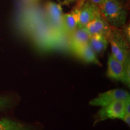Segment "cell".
Wrapping results in <instances>:
<instances>
[{"mask_svg": "<svg viewBox=\"0 0 130 130\" xmlns=\"http://www.w3.org/2000/svg\"><path fill=\"white\" fill-rule=\"evenodd\" d=\"M99 8L110 26L119 28L125 24L126 12L119 0H104Z\"/></svg>", "mask_w": 130, "mask_h": 130, "instance_id": "6da1fadb", "label": "cell"}, {"mask_svg": "<svg viewBox=\"0 0 130 130\" xmlns=\"http://www.w3.org/2000/svg\"><path fill=\"white\" fill-rule=\"evenodd\" d=\"M107 39L111 46V54L114 57L123 64L129 61L128 40H126L124 35L118 30V28L111 26Z\"/></svg>", "mask_w": 130, "mask_h": 130, "instance_id": "7a4b0ae2", "label": "cell"}, {"mask_svg": "<svg viewBox=\"0 0 130 130\" xmlns=\"http://www.w3.org/2000/svg\"><path fill=\"white\" fill-rule=\"evenodd\" d=\"M107 75L110 78L123 82L129 87L130 63L123 64L111 54L108 57Z\"/></svg>", "mask_w": 130, "mask_h": 130, "instance_id": "3957f363", "label": "cell"}, {"mask_svg": "<svg viewBox=\"0 0 130 130\" xmlns=\"http://www.w3.org/2000/svg\"><path fill=\"white\" fill-rule=\"evenodd\" d=\"M129 98V93L127 91L122 89H113L99 94L96 98L89 102V104L102 107L117 101H126Z\"/></svg>", "mask_w": 130, "mask_h": 130, "instance_id": "277c9868", "label": "cell"}, {"mask_svg": "<svg viewBox=\"0 0 130 130\" xmlns=\"http://www.w3.org/2000/svg\"><path fill=\"white\" fill-rule=\"evenodd\" d=\"M125 101H117L106 106L102 107L97 113V121L107 119H122L124 115V105Z\"/></svg>", "mask_w": 130, "mask_h": 130, "instance_id": "5b68a950", "label": "cell"}, {"mask_svg": "<svg viewBox=\"0 0 130 130\" xmlns=\"http://www.w3.org/2000/svg\"><path fill=\"white\" fill-rule=\"evenodd\" d=\"M78 8V28H84L89 22L101 13L100 8L89 0L80 5Z\"/></svg>", "mask_w": 130, "mask_h": 130, "instance_id": "8992f818", "label": "cell"}, {"mask_svg": "<svg viewBox=\"0 0 130 130\" xmlns=\"http://www.w3.org/2000/svg\"><path fill=\"white\" fill-rule=\"evenodd\" d=\"M85 28L90 36L102 35L107 37L110 32L111 26L105 20L102 13H101L89 22Z\"/></svg>", "mask_w": 130, "mask_h": 130, "instance_id": "52a82bcc", "label": "cell"}, {"mask_svg": "<svg viewBox=\"0 0 130 130\" xmlns=\"http://www.w3.org/2000/svg\"><path fill=\"white\" fill-rule=\"evenodd\" d=\"M46 12L52 24L56 28H63V14L60 4L50 1L46 4Z\"/></svg>", "mask_w": 130, "mask_h": 130, "instance_id": "ba28073f", "label": "cell"}, {"mask_svg": "<svg viewBox=\"0 0 130 130\" xmlns=\"http://www.w3.org/2000/svg\"><path fill=\"white\" fill-rule=\"evenodd\" d=\"M74 51L76 56L85 62L101 65V63L98 59L96 53L91 48L89 43L75 49Z\"/></svg>", "mask_w": 130, "mask_h": 130, "instance_id": "9c48e42d", "label": "cell"}, {"mask_svg": "<svg viewBox=\"0 0 130 130\" xmlns=\"http://www.w3.org/2000/svg\"><path fill=\"white\" fill-rule=\"evenodd\" d=\"M90 35L84 28L77 27L75 30L71 34V46L73 50L78 47L88 43Z\"/></svg>", "mask_w": 130, "mask_h": 130, "instance_id": "30bf717a", "label": "cell"}, {"mask_svg": "<svg viewBox=\"0 0 130 130\" xmlns=\"http://www.w3.org/2000/svg\"><path fill=\"white\" fill-rule=\"evenodd\" d=\"M78 8L73 9L71 12L63 14V28L66 31L72 34L78 27Z\"/></svg>", "mask_w": 130, "mask_h": 130, "instance_id": "8fae6325", "label": "cell"}, {"mask_svg": "<svg viewBox=\"0 0 130 130\" xmlns=\"http://www.w3.org/2000/svg\"><path fill=\"white\" fill-rule=\"evenodd\" d=\"M108 41L107 36L102 35L90 36L89 44L95 53H101L104 51L108 46Z\"/></svg>", "mask_w": 130, "mask_h": 130, "instance_id": "7c38bea8", "label": "cell"}, {"mask_svg": "<svg viewBox=\"0 0 130 130\" xmlns=\"http://www.w3.org/2000/svg\"><path fill=\"white\" fill-rule=\"evenodd\" d=\"M0 130H33L31 126L9 118L0 119Z\"/></svg>", "mask_w": 130, "mask_h": 130, "instance_id": "4fadbf2b", "label": "cell"}, {"mask_svg": "<svg viewBox=\"0 0 130 130\" xmlns=\"http://www.w3.org/2000/svg\"><path fill=\"white\" fill-rule=\"evenodd\" d=\"M13 99L7 96H0V111L10 108L13 104Z\"/></svg>", "mask_w": 130, "mask_h": 130, "instance_id": "5bb4252c", "label": "cell"}, {"mask_svg": "<svg viewBox=\"0 0 130 130\" xmlns=\"http://www.w3.org/2000/svg\"><path fill=\"white\" fill-rule=\"evenodd\" d=\"M124 112L125 114H130V98L125 101Z\"/></svg>", "mask_w": 130, "mask_h": 130, "instance_id": "9a60e30c", "label": "cell"}, {"mask_svg": "<svg viewBox=\"0 0 130 130\" xmlns=\"http://www.w3.org/2000/svg\"><path fill=\"white\" fill-rule=\"evenodd\" d=\"M122 120L125 122L128 126H129L130 124V114H124L123 118H122Z\"/></svg>", "mask_w": 130, "mask_h": 130, "instance_id": "2e32d148", "label": "cell"}, {"mask_svg": "<svg viewBox=\"0 0 130 130\" xmlns=\"http://www.w3.org/2000/svg\"><path fill=\"white\" fill-rule=\"evenodd\" d=\"M78 0H63L62 2L60 3V4L61 6H63V5H66V6H68L71 3L75 2V1H77Z\"/></svg>", "mask_w": 130, "mask_h": 130, "instance_id": "e0dca14e", "label": "cell"}, {"mask_svg": "<svg viewBox=\"0 0 130 130\" xmlns=\"http://www.w3.org/2000/svg\"><path fill=\"white\" fill-rule=\"evenodd\" d=\"M89 1H90L91 3L96 4L99 7V6H101V5L102 4V3L104 2V0H89Z\"/></svg>", "mask_w": 130, "mask_h": 130, "instance_id": "ac0fdd59", "label": "cell"}, {"mask_svg": "<svg viewBox=\"0 0 130 130\" xmlns=\"http://www.w3.org/2000/svg\"><path fill=\"white\" fill-rule=\"evenodd\" d=\"M58 2H60V1H61V0H57Z\"/></svg>", "mask_w": 130, "mask_h": 130, "instance_id": "d6986e66", "label": "cell"}, {"mask_svg": "<svg viewBox=\"0 0 130 130\" xmlns=\"http://www.w3.org/2000/svg\"></svg>", "mask_w": 130, "mask_h": 130, "instance_id": "ffe728a7", "label": "cell"}]
</instances>
